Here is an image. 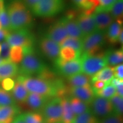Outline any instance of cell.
<instances>
[{"label":"cell","instance_id":"cell-1","mask_svg":"<svg viewBox=\"0 0 123 123\" xmlns=\"http://www.w3.org/2000/svg\"><path fill=\"white\" fill-rule=\"evenodd\" d=\"M18 78L22 81L29 93H38L48 98L56 96L60 98L65 97L67 93V88L60 80L49 81L22 75Z\"/></svg>","mask_w":123,"mask_h":123},{"label":"cell","instance_id":"cell-2","mask_svg":"<svg viewBox=\"0 0 123 123\" xmlns=\"http://www.w3.org/2000/svg\"><path fill=\"white\" fill-rule=\"evenodd\" d=\"M10 24V31L29 28L33 22V18L29 9L22 1H12L6 9Z\"/></svg>","mask_w":123,"mask_h":123},{"label":"cell","instance_id":"cell-3","mask_svg":"<svg viewBox=\"0 0 123 123\" xmlns=\"http://www.w3.org/2000/svg\"><path fill=\"white\" fill-rule=\"evenodd\" d=\"M24 57L21 62L19 73L22 76L38 74L47 68L44 63L35 55L33 47L23 49Z\"/></svg>","mask_w":123,"mask_h":123},{"label":"cell","instance_id":"cell-4","mask_svg":"<svg viewBox=\"0 0 123 123\" xmlns=\"http://www.w3.org/2000/svg\"><path fill=\"white\" fill-rule=\"evenodd\" d=\"M80 59L81 63V73L88 76H93L108 65L104 53L96 55L82 54Z\"/></svg>","mask_w":123,"mask_h":123},{"label":"cell","instance_id":"cell-5","mask_svg":"<svg viewBox=\"0 0 123 123\" xmlns=\"http://www.w3.org/2000/svg\"><path fill=\"white\" fill-rule=\"evenodd\" d=\"M105 32L97 30L82 39L81 53L88 55H96L99 52L105 41Z\"/></svg>","mask_w":123,"mask_h":123},{"label":"cell","instance_id":"cell-6","mask_svg":"<svg viewBox=\"0 0 123 123\" xmlns=\"http://www.w3.org/2000/svg\"><path fill=\"white\" fill-rule=\"evenodd\" d=\"M64 5V0H41L31 10L37 16L47 17L61 12Z\"/></svg>","mask_w":123,"mask_h":123},{"label":"cell","instance_id":"cell-7","mask_svg":"<svg viewBox=\"0 0 123 123\" xmlns=\"http://www.w3.org/2000/svg\"><path fill=\"white\" fill-rule=\"evenodd\" d=\"M43 116L45 123H60L62 121L61 98H55L48 101L43 108Z\"/></svg>","mask_w":123,"mask_h":123},{"label":"cell","instance_id":"cell-8","mask_svg":"<svg viewBox=\"0 0 123 123\" xmlns=\"http://www.w3.org/2000/svg\"><path fill=\"white\" fill-rule=\"evenodd\" d=\"M5 39L10 47L21 46L22 48L33 47L35 41L33 35L27 29L13 31Z\"/></svg>","mask_w":123,"mask_h":123},{"label":"cell","instance_id":"cell-9","mask_svg":"<svg viewBox=\"0 0 123 123\" xmlns=\"http://www.w3.org/2000/svg\"><path fill=\"white\" fill-rule=\"evenodd\" d=\"M92 113L98 119H104L113 113V108L110 99L95 96L90 104Z\"/></svg>","mask_w":123,"mask_h":123},{"label":"cell","instance_id":"cell-10","mask_svg":"<svg viewBox=\"0 0 123 123\" xmlns=\"http://www.w3.org/2000/svg\"><path fill=\"white\" fill-rule=\"evenodd\" d=\"M67 93L73 98H76L87 104H90L95 98V94L90 84L83 87H69Z\"/></svg>","mask_w":123,"mask_h":123},{"label":"cell","instance_id":"cell-11","mask_svg":"<svg viewBox=\"0 0 123 123\" xmlns=\"http://www.w3.org/2000/svg\"><path fill=\"white\" fill-rule=\"evenodd\" d=\"M39 47L44 55L51 60H56L59 57L61 50L59 44L47 37L43 38L40 41Z\"/></svg>","mask_w":123,"mask_h":123},{"label":"cell","instance_id":"cell-12","mask_svg":"<svg viewBox=\"0 0 123 123\" xmlns=\"http://www.w3.org/2000/svg\"><path fill=\"white\" fill-rule=\"evenodd\" d=\"M67 37L68 34L62 20L51 26L46 35V37L53 40L59 44Z\"/></svg>","mask_w":123,"mask_h":123},{"label":"cell","instance_id":"cell-13","mask_svg":"<svg viewBox=\"0 0 123 123\" xmlns=\"http://www.w3.org/2000/svg\"><path fill=\"white\" fill-rule=\"evenodd\" d=\"M81 33L84 37L98 30L97 29L96 24L93 15H87L82 14L76 20Z\"/></svg>","mask_w":123,"mask_h":123},{"label":"cell","instance_id":"cell-14","mask_svg":"<svg viewBox=\"0 0 123 123\" xmlns=\"http://www.w3.org/2000/svg\"><path fill=\"white\" fill-rule=\"evenodd\" d=\"M94 18L97 29L105 32L113 22V18L110 12H95L92 14Z\"/></svg>","mask_w":123,"mask_h":123},{"label":"cell","instance_id":"cell-15","mask_svg":"<svg viewBox=\"0 0 123 123\" xmlns=\"http://www.w3.org/2000/svg\"><path fill=\"white\" fill-rule=\"evenodd\" d=\"M57 68L61 75L69 78L78 74L81 73V61L79 58L72 61L66 62L65 63Z\"/></svg>","mask_w":123,"mask_h":123},{"label":"cell","instance_id":"cell-16","mask_svg":"<svg viewBox=\"0 0 123 123\" xmlns=\"http://www.w3.org/2000/svg\"><path fill=\"white\" fill-rule=\"evenodd\" d=\"M19 73V67L17 64L10 61L9 58L5 59L0 64V81L6 78L15 77Z\"/></svg>","mask_w":123,"mask_h":123},{"label":"cell","instance_id":"cell-17","mask_svg":"<svg viewBox=\"0 0 123 123\" xmlns=\"http://www.w3.org/2000/svg\"><path fill=\"white\" fill-rule=\"evenodd\" d=\"M19 113V108L16 105L0 107V123H12Z\"/></svg>","mask_w":123,"mask_h":123},{"label":"cell","instance_id":"cell-18","mask_svg":"<svg viewBox=\"0 0 123 123\" xmlns=\"http://www.w3.org/2000/svg\"><path fill=\"white\" fill-rule=\"evenodd\" d=\"M48 97L35 93H29L25 103L32 110L38 111L42 110L49 101Z\"/></svg>","mask_w":123,"mask_h":123},{"label":"cell","instance_id":"cell-19","mask_svg":"<svg viewBox=\"0 0 123 123\" xmlns=\"http://www.w3.org/2000/svg\"><path fill=\"white\" fill-rule=\"evenodd\" d=\"M12 91V95L15 102L19 103H25L26 102L29 92L18 78Z\"/></svg>","mask_w":123,"mask_h":123},{"label":"cell","instance_id":"cell-20","mask_svg":"<svg viewBox=\"0 0 123 123\" xmlns=\"http://www.w3.org/2000/svg\"><path fill=\"white\" fill-rule=\"evenodd\" d=\"M61 20L63 23L68 36L81 39L84 38L76 21L67 17L62 18Z\"/></svg>","mask_w":123,"mask_h":123},{"label":"cell","instance_id":"cell-21","mask_svg":"<svg viewBox=\"0 0 123 123\" xmlns=\"http://www.w3.org/2000/svg\"><path fill=\"white\" fill-rule=\"evenodd\" d=\"M114 78V67H106L92 76L91 79L92 83L96 81H102L106 85H110L111 80Z\"/></svg>","mask_w":123,"mask_h":123},{"label":"cell","instance_id":"cell-22","mask_svg":"<svg viewBox=\"0 0 123 123\" xmlns=\"http://www.w3.org/2000/svg\"><path fill=\"white\" fill-rule=\"evenodd\" d=\"M62 105V123H74L75 115L72 110L71 106L68 98L64 97L61 98Z\"/></svg>","mask_w":123,"mask_h":123},{"label":"cell","instance_id":"cell-23","mask_svg":"<svg viewBox=\"0 0 123 123\" xmlns=\"http://www.w3.org/2000/svg\"><path fill=\"white\" fill-rule=\"evenodd\" d=\"M90 76L82 73L68 78V83L70 87H83L90 84Z\"/></svg>","mask_w":123,"mask_h":123},{"label":"cell","instance_id":"cell-24","mask_svg":"<svg viewBox=\"0 0 123 123\" xmlns=\"http://www.w3.org/2000/svg\"><path fill=\"white\" fill-rule=\"evenodd\" d=\"M105 57L107 64L111 66H117L123 62V49L116 51H110L105 53Z\"/></svg>","mask_w":123,"mask_h":123},{"label":"cell","instance_id":"cell-25","mask_svg":"<svg viewBox=\"0 0 123 123\" xmlns=\"http://www.w3.org/2000/svg\"><path fill=\"white\" fill-rule=\"evenodd\" d=\"M61 48L70 47L81 53L82 49V39L68 36L59 43Z\"/></svg>","mask_w":123,"mask_h":123},{"label":"cell","instance_id":"cell-26","mask_svg":"<svg viewBox=\"0 0 123 123\" xmlns=\"http://www.w3.org/2000/svg\"><path fill=\"white\" fill-rule=\"evenodd\" d=\"M121 27V25L117 22H112L107 29V38L111 43H116L118 41L120 34L123 30Z\"/></svg>","mask_w":123,"mask_h":123},{"label":"cell","instance_id":"cell-27","mask_svg":"<svg viewBox=\"0 0 123 123\" xmlns=\"http://www.w3.org/2000/svg\"><path fill=\"white\" fill-rule=\"evenodd\" d=\"M80 54V52L70 47H62L60 50L59 57L64 61L70 62L79 59Z\"/></svg>","mask_w":123,"mask_h":123},{"label":"cell","instance_id":"cell-28","mask_svg":"<svg viewBox=\"0 0 123 123\" xmlns=\"http://www.w3.org/2000/svg\"><path fill=\"white\" fill-rule=\"evenodd\" d=\"M70 102L72 110L76 117L84 113L90 109L88 104L76 98H73L70 99Z\"/></svg>","mask_w":123,"mask_h":123},{"label":"cell","instance_id":"cell-29","mask_svg":"<svg viewBox=\"0 0 123 123\" xmlns=\"http://www.w3.org/2000/svg\"><path fill=\"white\" fill-rule=\"evenodd\" d=\"M113 19H116V22L122 25L123 13V0H117L111 10Z\"/></svg>","mask_w":123,"mask_h":123},{"label":"cell","instance_id":"cell-30","mask_svg":"<svg viewBox=\"0 0 123 123\" xmlns=\"http://www.w3.org/2000/svg\"><path fill=\"white\" fill-rule=\"evenodd\" d=\"M98 118L92 113L90 108L82 114L75 117L74 123H99Z\"/></svg>","mask_w":123,"mask_h":123},{"label":"cell","instance_id":"cell-31","mask_svg":"<svg viewBox=\"0 0 123 123\" xmlns=\"http://www.w3.org/2000/svg\"><path fill=\"white\" fill-rule=\"evenodd\" d=\"M22 115L26 123H45L42 114L38 112H27Z\"/></svg>","mask_w":123,"mask_h":123},{"label":"cell","instance_id":"cell-32","mask_svg":"<svg viewBox=\"0 0 123 123\" xmlns=\"http://www.w3.org/2000/svg\"><path fill=\"white\" fill-rule=\"evenodd\" d=\"M93 91L94 92L95 96L102 97V98L108 99L116 94V88L111 84L106 86L105 87H104L103 88L101 89V90L93 89Z\"/></svg>","mask_w":123,"mask_h":123},{"label":"cell","instance_id":"cell-33","mask_svg":"<svg viewBox=\"0 0 123 123\" xmlns=\"http://www.w3.org/2000/svg\"><path fill=\"white\" fill-rule=\"evenodd\" d=\"M24 57L23 49L21 46H12L10 48L9 59L15 64L21 62Z\"/></svg>","mask_w":123,"mask_h":123},{"label":"cell","instance_id":"cell-34","mask_svg":"<svg viewBox=\"0 0 123 123\" xmlns=\"http://www.w3.org/2000/svg\"><path fill=\"white\" fill-rule=\"evenodd\" d=\"M113 108V113L117 115H122L123 111V99L122 97L115 94L110 99Z\"/></svg>","mask_w":123,"mask_h":123},{"label":"cell","instance_id":"cell-35","mask_svg":"<svg viewBox=\"0 0 123 123\" xmlns=\"http://www.w3.org/2000/svg\"><path fill=\"white\" fill-rule=\"evenodd\" d=\"M15 103L12 93L0 88V107L15 105Z\"/></svg>","mask_w":123,"mask_h":123},{"label":"cell","instance_id":"cell-36","mask_svg":"<svg viewBox=\"0 0 123 123\" xmlns=\"http://www.w3.org/2000/svg\"><path fill=\"white\" fill-rule=\"evenodd\" d=\"M117 0H99L100 5L97 7L95 12H110Z\"/></svg>","mask_w":123,"mask_h":123},{"label":"cell","instance_id":"cell-37","mask_svg":"<svg viewBox=\"0 0 123 123\" xmlns=\"http://www.w3.org/2000/svg\"><path fill=\"white\" fill-rule=\"evenodd\" d=\"M99 123H123L122 115L112 113L110 116L101 119Z\"/></svg>","mask_w":123,"mask_h":123},{"label":"cell","instance_id":"cell-38","mask_svg":"<svg viewBox=\"0 0 123 123\" xmlns=\"http://www.w3.org/2000/svg\"><path fill=\"white\" fill-rule=\"evenodd\" d=\"M15 84V81L12 78H6L1 81V86L3 90L9 92L13 90Z\"/></svg>","mask_w":123,"mask_h":123},{"label":"cell","instance_id":"cell-39","mask_svg":"<svg viewBox=\"0 0 123 123\" xmlns=\"http://www.w3.org/2000/svg\"><path fill=\"white\" fill-rule=\"evenodd\" d=\"M1 58L2 59H7L9 58V54H10V47L6 41L4 42L1 44Z\"/></svg>","mask_w":123,"mask_h":123},{"label":"cell","instance_id":"cell-40","mask_svg":"<svg viewBox=\"0 0 123 123\" xmlns=\"http://www.w3.org/2000/svg\"><path fill=\"white\" fill-rule=\"evenodd\" d=\"M114 76L115 78L123 79V65L122 64L114 67Z\"/></svg>","mask_w":123,"mask_h":123},{"label":"cell","instance_id":"cell-41","mask_svg":"<svg viewBox=\"0 0 123 123\" xmlns=\"http://www.w3.org/2000/svg\"><path fill=\"white\" fill-rule=\"evenodd\" d=\"M41 0H22V2L29 9L31 10L34 6L36 5Z\"/></svg>","mask_w":123,"mask_h":123},{"label":"cell","instance_id":"cell-42","mask_svg":"<svg viewBox=\"0 0 123 123\" xmlns=\"http://www.w3.org/2000/svg\"><path fill=\"white\" fill-rule=\"evenodd\" d=\"M92 84V88L94 89V90H101V89H103L104 87L107 86L105 82L99 80L95 81L94 83Z\"/></svg>","mask_w":123,"mask_h":123},{"label":"cell","instance_id":"cell-43","mask_svg":"<svg viewBox=\"0 0 123 123\" xmlns=\"http://www.w3.org/2000/svg\"><path fill=\"white\" fill-rule=\"evenodd\" d=\"M121 84H123V80L121 79H119L117 78H113L111 81L110 84L113 86V87H116L117 86L120 85Z\"/></svg>","mask_w":123,"mask_h":123},{"label":"cell","instance_id":"cell-44","mask_svg":"<svg viewBox=\"0 0 123 123\" xmlns=\"http://www.w3.org/2000/svg\"><path fill=\"white\" fill-rule=\"evenodd\" d=\"M116 88V94L119 95V96L122 97L123 96V84H121L120 85L117 86Z\"/></svg>","mask_w":123,"mask_h":123},{"label":"cell","instance_id":"cell-45","mask_svg":"<svg viewBox=\"0 0 123 123\" xmlns=\"http://www.w3.org/2000/svg\"><path fill=\"white\" fill-rule=\"evenodd\" d=\"M10 34V31L5 30L4 29H0V41L6 37Z\"/></svg>","mask_w":123,"mask_h":123},{"label":"cell","instance_id":"cell-46","mask_svg":"<svg viewBox=\"0 0 123 123\" xmlns=\"http://www.w3.org/2000/svg\"><path fill=\"white\" fill-rule=\"evenodd\" d=\"M12 123H26L25 121L24 117H23L22 115H18L15 118V119L14 120V121L12 122Z\"/></svg>","mask_w":123,"mask_h":123},{"label":"cell","instance_id":"cell-47","mask_svg":"<svg viewBox=\"0 0 123 123\" xmlns=\"http://www.w3.org/2000/svg\"><path fill=\"white\" fill-rule=\"evenodd\" d=\"M76 5H77L78 6H79V5H80L81 3L83 2L84 1H86V0H71Z\"/></svg>","mask_w":123,"mask_h":123},{"label":"cell","instance_id":"cell-48","mask_svg":"<svg viewBox=\"0 0 123 123\" xmlns=\"http://www.w3.org/2000/svg\"><path fill=\"white\" fill-rule=\"evenodd\" d=\"M123 30L121 31L119 37V39H118V41H119L120 43H121V44H123Z\"/></svg>","mask_w":123,"mask_h":123},{"label":"cell","instance_id":"cell-49","mask_svg":"<svg viewBox=\"0 0 123 123\" xmlns=\"http://www.w3.org/2000/svg\"><path fill=\"white\" fill-rule=\"evenodd\" d=\"M5 59H2V58H1V57H0V64L2 63L3 62H4Z\"/></svg>","mask_w":123,"mask_h":123},{"label":"cell","instance_id":"cell-50","mask_svg":"<svg viewBox=\"0 0 123 123\" xmlns=\"http://www.w3.org/2000/svg\"><path fill=\"white\" fill-rule=\"evenodd\" d=\"M1 44H0V54H1Z\"/></svg>","mask_w":123,"mask_h":123},{"label":"cell","instance_id":"cell-51","mask_svg":"<svg viewBox=\"0 0 123 123\" xmlns=\"http://www.w3.org/2000/svg\"></svg>","mask_w":123,"mask_h":123}]
</instances>
